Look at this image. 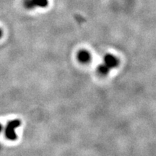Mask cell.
<instances>
[{"label": "cell", "mask_w": 156, "mask_h": 156, "mask_svg": "<svg viewBox=\"0 0 156 156\" xmlns=\"http://www.w3.org/2000/svg\"><path fill=\"white\" fill-rule=\"evenodd\" d=\"M119 64V60L116 56L108 54L103 57V62L97 68L98 73L101 76H106L111 70L116 68Z\"/></svg>", "instance_id": "6da1fadb"}, {"label": "cell", "mask_w": 156, "mask_h": 156, "mask_svg": "<svg viewBox=\"0 0 156 156\" xmlns=\"http://www.w3.org/2000/svg\"><path fill=\"white\" fill-rule=\"evenodd\" d=\"M21 122L18 119L12 120L8 122L5 128V136L7 139L14 141L17 139V134L15 129L20 126Z\"/></svg>", "instance_id": "7a4b0ae2"}, {"label": "cell", "mask_w": 156, "mask_h": 156, "mask_svg": "<svg viewBox=\"0 0 156 156\" xmlns=\"http://www.w3.org/2000/svg\"><path fill=\"white\" fill-rule=\"evenodd\" d=\"M48 0H24L23 5L25 8L28 9H32L36 7L44 8L48 6Z\"/></svg>", "instance_id": "3957f363"}, {"label": "cell", "mask_w": 156, "mask_h": 156, "mask_svg": "<svg viewBox=\"0 0 156 156\" xmlns=\"http://www.w3.org/2000/svg\"><path fill=\"white\" fill-rule=\"evenodd\" d=\"M77 59L83 64H87L91 60V54L87 50H81L77 54Z\"/></svg>", "instance_id": "277c9868"}, {"label": "cell", "mask_w": 156, "mask_h": 156, "mask_svg": "<svg viewBox=\"0 0 156 156\" xmlns=\"http://www.w3.org/2000/svg\"><path fill=\"white\" fill-rule=\"evenodd\" d=\"M2 36V30L1 28H0V38H1Z\"/></svg>", "instance_id": "5b68a950"}, {"label": "cell", "mask_w": 156, "mask_h": 156, "mask_svg": "<svg viewBox=\"0 0 156 156\" xmlns=\"http://www.w3.org/2000/svg\"><path fill=\"white\" fill-rule=\"evenodd\" d=\"M2 129V124H0V132H1Z\"/></svg>", "instance_id": "8992f818"}]
</instances>
